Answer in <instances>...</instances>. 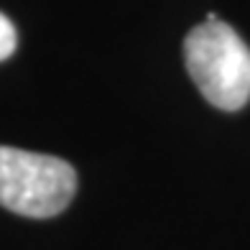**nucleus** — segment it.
<instances>
[{
  "mask_svg": "<svg viewBox=\"0 0 250 250\" xmlns=\"http://www.w3.org/2000/svg\"><path fill=\"white\" fill-rule=\"evenodd\" d=\"M184 62L199 92L220 110L250 100V49L225 21H204L184 39Z\"/></svg>",
  "mask_w": 250,
  "mask_h": 250,
  "instance_id": "f257e3e1",
  "label": "nucleus"
},
{
  "mask_svg": "<svg viewBox=\"0 0 250 250\" xmlns=\"http://www.w3.org/2000/svg\"><path fill=\"white\" fill-rule=\"evenodd\" d=\"M77 191V171L56 156L0 146V204L23 217H54Z\"/></svg>",
  "mask_w": 250,
  "mask_h": 250,
  "instance_id": "f03ea898",
  "label": "nucleus"
},
{
  "mask_svg": "<svg viewBox=\"0 0 250 250\" xmlns=\"http://www.w3.org/2000/svg\"><path fill=\"white\" fill-rule=\"evenodd\" d=\"M18 46V33L16 26L10 23V18L0 13V62H5L10 54L16 51Z\"/></svg>",
  "mask_w": 250,
  "mask_h": 250,
  "instance_id": "7ed1b4c3",
  "label": "nucleus"
}]
</instances>
